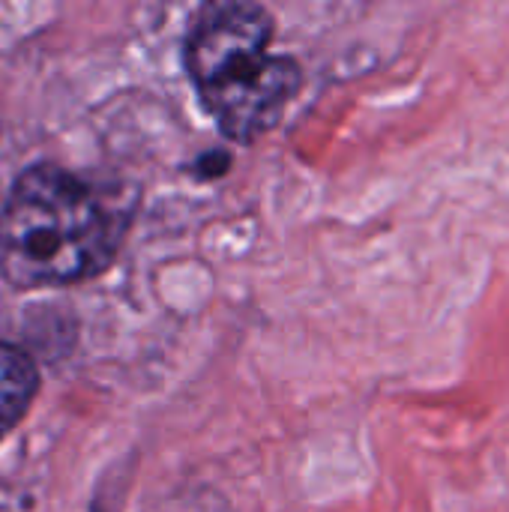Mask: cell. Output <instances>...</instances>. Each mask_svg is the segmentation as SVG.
<instances>
[{
    "instance_id": "cell-1",
    "label": "cell",
    "mask_w": 509,
    "mask_h": 512,
    "mask_svg": "<svg viewBox=\"0 0 509 512\" xmlns=\"http://www.w3.org/2000/svg\"><path fill=\"white\" fill-rule=\"evenodd\" d=\"M123 240L120 213L57 168L24 171L0 213V273L12 288H63L99 276Z\"/></svg>"
},
{
    "instance_id": "cell-2",
    "label": "cell",
    "mask_w": 509,
    "mask_h": 512,
    "mask_svg": "<svg viewBox=\"0 0 509 512\" xmlns=\"http://www.w3.org/2000/svg\"><path fill=\"white\" fill-rule=\"evenodd\" d=\"M273 18L255 3H213L186 36V69L204 108L231 141L270 132L303 87L291 57H273Z\"/></svg>"
},
{
    "instance_id": "cell-3",
    "label": "cell",
    "mask_w": 509,
    "mask_h": 512,
    "mask_svg": "<svg viewBox=\"0 0 509 512\" xmlns=\"http://www.w3.org/2000/svg\"><path fill=\"white\" fill-rule=\"evenodd\" d=\"M39 387V372L33 360L15 348L0 342V438L12 432L27 414Z\"/></svg>"
}]
</instances>
